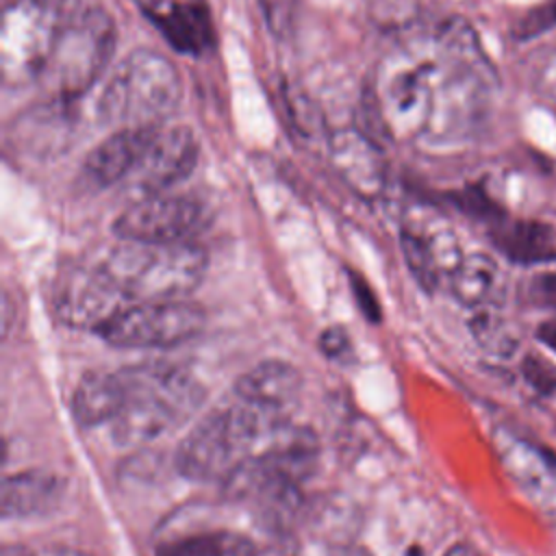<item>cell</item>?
<instances>
[{
  "label": "cell",
  "instance_id": "cell-9",
  "mask_svg": "<svg viewBox=\"0 0 556 556\" xmlns=\"http://www.w3.org/2000/svg\"><path fill=\"white\" fill-rule=\"evenodd\" d=\"M198 154V141L187 126H159L126 182L137 198L165 193L193 172Z\"/></svg>",
  "mask_w": 556,
  "mask_h": 556
},
{
  "label": "cell",
  "instance_id": "cell-8",
  "mask_svg": "<svg viewBox=\"0 0 556 556\" xmlns=\"http://www.w3.org/2000/svg\"><path fill=\"white\" fill-rule=\"evenodd\" d=\"M206 222L204 206L191 195L169 191L137 198L113 222V232L124 241L185 243Z\"/></svg>",
  "mask_w": 556,
  "mask_h": 556
},
{
  "label": "cell",
  "instance_id": "cell-6",
  "mask_svg": "<svg viewBox=\"0 0 556 556\" xmlns=\"http://www.w3.org/2000/svg\"><path fill=\"white\" fill-rule=\"evenodd\" d=\"M115 50V24L98 7L78 13L59 35L39 74L48 98L78 100L106 70Z\"/></svg>",
  "mask_w": 556,
  "mask_h": 556
},
{
  "label": "cell",
  "instance_id": "cell-29",
  "mask_svg": "<svg viewBox=\"0 0 556 556\" xmlns=\"http://www.w3.org/2000/svg\"><path fill=\"white\" fill-rule=\"evenodd\" d=\"M2 556H91V554H85L74 547H41V549L30 552V549H24L17 545H9L2 549Z\"/></svg>",
  "mask_w": 556,
  "mask_h": 556
},
{
  "label": "cell",
  "instance_id": "cell-2",
  "mask_svg": "<svg viewBox=\"0 0 556 556\" xmlns=\"http://www.w3.org/2000/svg\"><path fill=\"white\" fill-rule=\"evenodd\" d=\"M122 402L106 424L117 445L152 443L182 426L204 402L198 378L172 363H146L117 369Z\"/></svg>",
  "mask_w": 556,
  "mask_h": 556
},
{
  "label": "cell",
  "instance_id": "cell-7",
  "mask_svg": "<svg viewBox=\"0 0 556 556\" xmlns=\"http://www.w3.org/2000/svg\"><path fill=\"white\" fill-rule=\"evenodd\" d=\"M206 326V313L195 302L154 300L130 302L96 332L113 348L165 350L198 337Z\"/></svg>",
  "mask_w": 556,
  "mask_h": 556
},
{
  "label": "cell",
  "instance_id": "cell-11",
  "mask_svg": "<svg viewBox=\"0 0 556 556\" xmlns=\"http://www.w3.org/2000/svg\"><path fill=\"white\" fill-rule=\"evenodd\" d=\"M328 161L341 180L363 198H376L387 185V163L378 143L358 128H339L328 139Z\"/></svg>",
  "mask_w": 556,
  "mask_h": 556
},
{
  "label": "cell",
  "instance_id": "cell-16",
  "mask_svg": "<svg viewBox=\"0 0 556 556\" xmlns=\"http://www.w3.org/2000/svg\"><path fill=\"white\" fill-rule=\"evenodd\" d=\"M70 104L74 102L50 98L41 106H35L24 117L15 119V148L20 146L35 154L59 152L72 135L74 117Z\"/></svg>",
  "mask_w": 556,
  "mask_h": 556
},
{
  "label": "cell",
  "instance_id": "cell-19",
  "mask_svg": "<svg viewBox=\"0 0 556 556\" xmlns=\"http://www.w3.org/2000/svg\"><path fill=\"white\" fill-rule=\"evenodd\" d=\"M152 20L180 52L198 54L213 39L208 11L200 0H172L163 11L152 15Z\"/></svg>",
  "mask_w": 556,
  "mask_h": 556
},
{
  "label": "cell",
  "instance_id": "cell-5",
  "mask_svg": "<svg viewBox=\"0 0 556 556\" xmlns=\"http://www.w3.org/2000/svg\"><path fill=\"white\" fill-rule=\"evenodd\" d=\"M80 0H11L0 26V70L7 85L39 78Z\"/></svg>",
  "mask_w": 556,
  "mask_h": 556
},
{
  "label": "cell",
  "instance_id": "cell-20",
  "mask_svg": "<svg viewBox=\"0 0 556 556\" xmlns=\"http://www.w3.org/2000/svg\"><path fill=\"white\" fill-rule=\"evenodd\" d=\"M161 556H254V545L245 536L226 530L198 532L169 541Z\"/></svg>",
  "mask_w": 556,
  "mask_h": 556
},
{
  "label": "cell",
  "instance_id": "cell-33",
  "mask_svg": "<svg viewBox=\"0 0 556 556\" xmlns=\"http://www.w3.org/2000/svg\"><path fill=\"white\" fill-rule=\"evenodd\" d=\"M543 456H545V460H547V465H549V469H552L554 484H556V454H554V452H549V450H543Z\"/></svg>",
  "mask_w": 556,
  "mask_h": 556
},
{
  "label": "cell",
  "instance_id": "cell-4",
  "mask_svg": "<svg viewBox=\"0 0 556 556\" xmlns=\"http://www.w3.org/2000/svg\"><path fill=\"white\" fill-rule=\"evenodd\" d=\"M182 80L161 52L132 50L106 80L98 113L115 128L161 126L180 104Z\"/></svg>",
  "mask_w": 556,
  "mask_h": 556
},
{
  "label": "cell",
  "instance_id": "cell-32",
  "mask_svg": "<svg viewBox=\"0 0 556 556\" xmlns=\"http://www.w3.org/2000/svg\"><path fill=\"white\" fill-rule=\"evenodd\" d=\"M443 556H480L478 549L469 543H454Z\"/></svg>",
  "mask_w": 556,
  "mask_h": 556
},
{
  "label": "cell",
  "instance_id": "cell-22",
  "mask_svg": "<svg viewBox=\"0 0 556 556\" xmlns=\"http://www.w3.org/2000/svg\"><path fill=\"white\" fill-rule=\"evenodd\" d=\"M400 245H402L406 267L413 274V278L417 280V285L426 291L437 289L439 280H441V271L434 263V256H432L424 235L419 230L404 228L400 232Z\"/></svg>",
  "mask_w": 556,
  "mask_h": 556
},
{
  "label": "cell",
  "instance_id": "cell-14",
  "mask_svg": "<svg viewBox=\"0 0 556 556\" xmlns=\"http://www.w3.org/2000/svg\"><path fill=\"white\" fill-rule=\"evenodd\" d=\"M65 495V482L52 471L30 469L7 476L0 510L4 519H26L54 510Z\"/></svg>",
  "mask_w": 556,
  "mask_h": 556
},
{
  "label": "cell",
  "instance_id": "cell-31",
  "mask_svg": "<svg viewBox=\"0 0 556 556\" xmlns=\"http://www.w3.org/2000/svg\"><path fill=\"white\" fill-rule=\"evenodd\" d=\"M536 339L556 354V319H547L536 328Z\"/></svg>",
  "mask_w": 556,
  "mask_h": 556
},
{
  "label": "cell",
  "instance_id": "cell-26",
  "mask_svg": "<svg viewBox=\"0 0 556 556\" xmlns=\"http://www.w3.org/2000/svg\"><path fill=\"white\" fill-rule=\"evenodd\" d=\"M532 295L543 306L556 308V271L541 274L532 280Z\"/></svg>",
  "mask_w": 556,
  "mask_h": 556
},
{
  "label": "cell",
  "instance_id": "cell-30",
  "mask_svg": "<svg viewBox=\"0 0 556 556\" xmlns=\"http://www.w3.org/2000/svg\"><path fill=\"white\" fill-rule=\"evenodd\" d=\"M352 282H354V293H356V298H358V302H361V308H363V313L376 321V319L380 317V311H378L376 298L371 295L369 287H367L363 280H358V278H354Z\"/></svg>",
  "mask_w": 556,
  "mask_h": 556
},
{
  "label": "cell",
  "instance_id": "cell-25",
  "mask_svg": "<svg viewBox=\"0 0 556 556\" xmlns=\"http://www.w3.org/2000/svg\"><path fill=\"white\" fill-rule=\"evenodd\" d=\"M556 26V0H547L534 9H530L521 20L515 24L513 33L517 39L536 37Z\"/></svg>",
  "mask_w": 556,
  "mask_h": 556
},
{
  "label": "cell",
  "instance_id": "cell-10",
  "mask_svg": "<svg viewBox=\"0 0 556 556\" xmlns=\"http://www.w3.org/2000/svg\"><path fill=\"white\" fill-rule=\"evenodd\" d=\"M126 304L98 265L70 271L54 291L56 317L67 326L91 328L93 332Z\"/></svg>",
  "mask_w": 556,
  "mask_h": 556
},
{
  "label": "cell",
  "instance_id": "cell-24",
  "mask_svg": "<svg viewBox=\"0 0 556 556\" xmlns=\"http://www.w3.org/2000/svg\"><path fill=\"white\" fill-rule=\"evenodd\" d=\"M521 376L539 395L556 397V365L536 352L521 358Z\"/></svg>",
  "mask_w": 556,
  "mask_h": 556
},
{
  "label": "cell",
  "instance_id": "cell-18",
  "mask_svg": "<svg viewBox=\"0 0 556 556\" xmlns=\"http://www.w3.org/2000/svg\"><path fill=\"white\" fill-rule=\"evenodd\" d=\"M122 402L117 369L89 371L80 378L72 393V415L83 428L106 426Z\"/></svg>",
  "mask_w": 556,
  "mask_h": 556
},
{
  "label": "cell",
  "instance_id": "cell-15",
  "mask_svg": "<svg viewBox=\"0 0 556 556\" xmlns=\"http://www.w3.org/2000/svg\"><path fill=\"white\" fill-rule=\"evenodd\" d=\"M495 248L517 265L556 263V230L536 219H497L491 230Z\"/></svg>",
  "mask_w": 556,
  "mask_h": 556
},
{
  "label": "cell",
  "instance_id": "cell-12",
  "mask_svg": "<svg viewBox=\"0 0 556 556\" xmlns=\"http://www.w3.org/2000/svg\"><path fill=\"white\" fill-rule=\"evenodd\" d=\"M302 393V374L285 361H263L235 384V397L274 417H289Z\"/></svg>",
  "mask_w": 556,
  "mask_h": 556
},
{
  "label": "cell",
  "instance_id": "cell-21",
  "mask_svg": "<svg viewBox=\"0 0 556 556\" xmlns=\"http://www.w3.org/2000/svg\"><path fill=\"white\" fill-rule=\"evenodd\" d=\"M469 332L473 341L495 358H510L519 348V339L513 328L491 308H478L471 315Z\"/></svg>",
  "mask_w": 556,
  "mask_h": 556
},
{
  "label": "cell",
  "instance_id": "cell-13",
  "mask_svg": "<svg viewBox=\"0 0 556 556\" xmlns=\"http://www.w3.org/2000/svg\"><path fill=\"white\" fill-rule=\"evenodd\" d=\"M146 128H117L111 137L100 141L83 163V176L93 187H111L126 180L148 148L154 130Z\"/></svg>",
  "mask_w": 556,
  "mask_h": 556
},
{
  "label": "cell",
  "instance_id": "cell-27",
  "mask_svg": "<svg viewBox=\"0 0 556 556\" xmlns=\"http://www.w3.org/2000/svg\"><path fill=\"white\" fill-rule=\"evenodd\" d=\"M319 345L328 358H339L350 348V337L341 328H328L319 337Z\"/></svg>",
  "mask_w": 556,
  "mask_h": 556
},
{
  "label": "cell",
  "instance_id": "cell-17",
  "mask_svg": "<svg viewBox=\"0 0 556 556\" xmlns=\"http://www.w3.org/2000/svg\"><path fill=\"white\" fill-rule=\"evenodd\" d=\"M450 278L452 295L473 311L489 308L504 289L497 261L484 252H471L460 258Z\"/></svg>",
  "mask_w": 556,
  "mask_h": 556
},
{
  "label": "cell",
  "instance_id": "cell-28",
  "mask_svg": "<svg viewBox=\"0 0 556 556\" xmlns=\"http://www.w3.org/2000/svg\"><path fill=\"white\" fill-rule=\"evenodd\" d=\"M263 7V13L274 28V33H282L287 26L289 15V0H258Z\"/></svg>",
  "mask_w": 556,
  "mask_h": 556
},
{
  "label": "cell",
  "instance_id": "cell-23",
  "mask_svg": "<svg viewBox=\"0 0 556 556\" xmlns=\"http://www.w3.org/2000/svg\"><path fill=\"white\" fill-rule=\"evenodd\" d=\"M285 106H287L289 119L300 137L313 141L315 137H319L324 132L321 115L304 91H300L295 87H287L285 89Z\"/></svg>",
  "mask_w": 556,
  "mask_h": 556
},
{
  "label": "cell",
  "instance_id": "cell-3",
  "mask_svg": "<svg viewBox=\"0 0 556 556\" xmlns=\"http://www.w3.org/2000/svg\"><path fill=\"white\" fill-rule=\"evenodd\" d=\"M98 267L130 304L187 298L202 282L208 258L191 241L139 243L119 239Z\"/></svg>",
  "mask_w": 556,
  "mask_h": 556
},
{
  "label": "cell",
  "instance_id": "cell-1",
  "mask_svg": "<svg viewBox=\"0 0 556 556\" xmlns=\"http://www.w3.org/2000/svg\"><path fill=\"white\" fill-rule=\"evenodd\" d=\"M482 63L473 30L463 20L406 35L374 72L367 87L369 111L389 139L434 143Z\"/></svg>",
  "mask_w": 556,
  "mask_h": 556
}]
</instances>
